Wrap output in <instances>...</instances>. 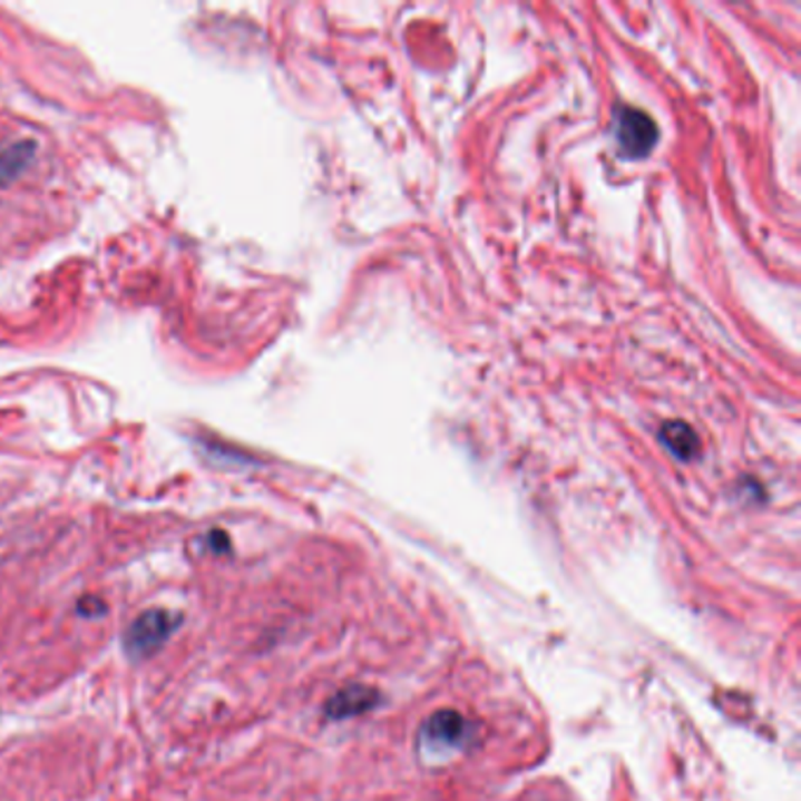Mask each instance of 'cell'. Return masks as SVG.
Here are the masks:
<instances>
[{
	"label": "cell",
	"mask_w": 801,
	"mask_h": 801,
	"mask_svg": "<svg viewBox=\"0 0 801 801\" xmlns=\"http://www.w3.org/2000/svg\"><path fill=\"white\" fill-rule=\"evenodd\" d=\"M470 735V724L453 710H440L421 729V748L432 754H445L451 750H459Z\"/></svg>",
	"instance_id": "7a4b0ae2"
},
{
	"label": "cell",
	"mask_w": 801,
	"mask_h": 801,
	"mask_svg": "<svg viewBox=\"0 0 801 801\" xmlns=\"http://www.w3.org/2000/svg\"><path fill=\"white\" fill-rule=\"evenodd\" d=\"M663 445L675 453L677 459H691L699 451V438L684 421H670L661 430Z\"/></svg>",
	"instance_id": "8992f818"
},
{
	"label": "cell",
	"mask_w": 801,
	"mask_h": 801,
	"mask_svg": "<svg viewBox=\"0 0 801 801\" xmlns=\"http://www.w3.org/2000/svg\"><path fill=\"white\" fill-rule=\"evenodd\" d=\"M616 137L631 156H646L658 139L656 123L637 108H621L616 118Z\"/></svg>",
	"instance_id": "3957f363"
},
{
	"label": "cell",
	"mask_w": 801,
	"mask_h": 801,
	"mask_svg": "<svg viewBox=\"0 0 801 801\" xmlns=\"http://www.w3.org/2000/svg\"><path fill=\"white\" fill-rule=\"evenodd\" d=\"M379 701V694L367 686H349L341 688L336 696L330 699L328 703V714L332 720H349V717H358V714L372 710Z\"/></svg>",
	"instance_id": "277c9868"
},
{
	"label": "cell",
	"mask_w": 801,
	"mask_h": 801,
	"mask_svg": "<svg viewBox=\"0 0 801 801\" xmlns=\"http://www.w3.org/2000/svg\"><path fill=\"white\" fill-rule=\"evenodd\" d=\"M205 540H207V548H209L212 553H216V555H226V553H231V538H228L224 531H219V529L209 531Z\"/></svg>",
	"instance_id": "ba28073f"
},
{
	"label": "cell",
	"mask_w": 801,
	"mask_h": 801,
	"mask_svg": "<svg viewBox=\"0 0 801 801\" xmlns=\"http://www.w3.org/2000/svg\"><path fill=\"white\" fill-rule=\"evenodd\" d=\"M36 156V144L19 139L0 146V186L14 182Z\"/></svg>",
	"instance_id": "5b68a950"
},
{
	"label": "cell",
	"mask_w": 801,
	"mask_h": 801,
	"mask_svg": "<svg viewBox=\"0 0 801 801\" xmlns=\"http://www.w3.org/2000/svg\"><path fill=\"white\" fill-rule=\"evenodd\" d=\"M76 609H78V614L85 616V618H97V616H104V614H106V604H104L101 599H97L95 595H88V597H82V599L76 604Z\"/></svg>",
	"instance_id": "52a82bcc"
},
{
	"label": "cell",
	"mask_w": 801,
	"mask_h": 801,
	"mask_svg": "<svg viewBox=\"0 0 801 801\" xmlns=\"http://www.w3.org/2000/svg\"><path fill=\"white\" fill-rule=\"evenodd\" d=\"M184 618L175 612L167 609H148L135 623L127 627L123 637V646L129 658L141 661L150 654H156L158 648L172 637Z\"/></svg>",
	"instance_id": "6da1fadb"
}]
</instances>
